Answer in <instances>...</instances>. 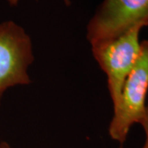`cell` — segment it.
Wrapping results in <instances>:
<instances>
[{"label":"cell","mask_w":148,"mask_h":148,"mask_svg":"<svg viewBox=\"0 0 148 148\" xmlns=\"http://www.w3.org/2000/svg\"><path fill=\"white\" fill-rule=\"evenodd\" d=\"M148 93V40L141 42L136 64L125 80L121 95L114 109L109 126L110 138L119 143L126 141L133 124L141 123L147 110Z\"/></svg>","instance_id":"obj_1"},{"label":"cell","mask_w":148,"mask_h":148,"mask_svg":"<svg viewBox=\"0 0 148 148\" xmlns=\"http://www.w3.org/2000/svg\"><path fill=\"white\" fill-rule=\"evenodd\" d=\"M144 27L138 24L118 37L91 45L93 57L106 73L113 107L116 106L128 74L141 52L140 33Z\"/></svg>","instance_id":"obj_2"},{"label":"cell","mask_w":148,"mask_h":148,"mask_svg":"<svg viewBox=\"0 0 148 148\" xmlns=\"http://www.w3.org/2000/svg\"><path fill=\"white\" fill-rule=\"evenodd\" d=\"M33 62L32 39L24 28L13 21L0 23V104L8 89L31 83Z\"/></svg>","instance_id":"obj_3"},{"label":"cell","mask_w":148,"mask_h":148,"mask_svg":"<svg viewBox=\"0 0 148 148\" xmlns=\"http://www.w3.org/2000/svg\"><path fill=\"white\" fill-rule=\"evenodd\" d=\"M138 24L148 27V0H103L86 26L91 45L109 40Z\"/></svg>","instance_id":"obj_4"},{"label":"cell","mask_w":148,"mask_h":148,"mask_svg":"<svg viewBox=\"0 0 148 148\" xmlns=\"http://www.w3.org/2000/svg\"><path fill=\"white\" fill-rule=\"evenodd\" d=\"M140 124H142L144 132H145V136H146L145 143L142 148H148V103L147 104V110H146L145 117L143 118V121L141 122Z\"/></svg>","instance_id":"obj_5"},{"label":"cell","mask_w":148,"mask_h":148,"mask_svg":"<svg viewBox=\"0 0 148 148\" xmlns=\"http://www.w3.org/2000/svg\"><path fill=\"white\" fill-rule=\"evenodd\" d=\"M7 1H8V3L11 6L16 7V6L18 4V3H19L20 0H7ZM63 2L66 4V6H70V4H71V1H70V0H63Z\"/></svg>","instance_id":"obj_6"},{"label":"cell","mask_w":148,"mask_h":148,"mask_svg":"<svg viewBox=\"0 0 148 148\" xmlns=\"http://www.w3.org/2000/svg\"><path fill=\"white\" fill-rule=\"evenodd\" d=\"M0 148H12V147H11V146L8 144V143H7L6 142H2V143H0Z\"/></svg>","instance_id":"obj_7"},{"label":"cell","mask_w":148,"mask_h":148,"mask_svg":"<svg viewBox=\"0 0 148 148\" xmlns=\"http://www.w3.org/2000/svg\"><path fill=\"white\" fill-rule=\"evenodd\" d=\"M120 148H122V147H120Z\"/></svg>","instance_id":"obj_8"}]
</instances>
